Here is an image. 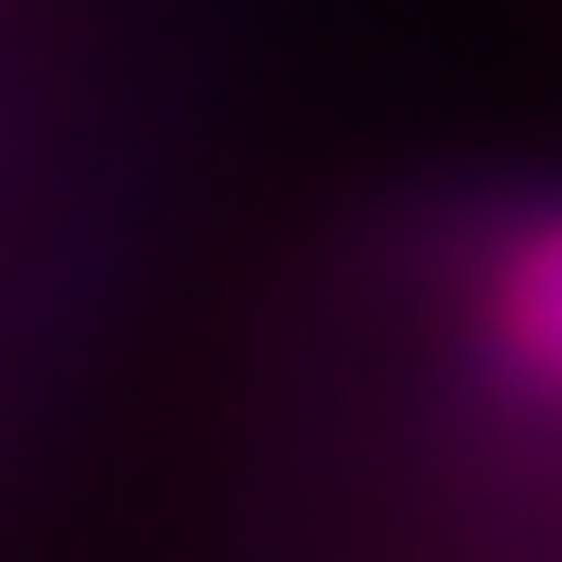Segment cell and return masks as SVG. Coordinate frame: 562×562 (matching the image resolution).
Segmentation results:
<instances>
[{
    "label": "cell",
    "mask_w": 562,
    "mask_h": 562,
    "mask_svg": "<svg viewBox=\"0 0 562 562\" xmlns=\"http://www.w3.org/2000/svg\"><path fill=\"white\" fill-rule=\"evenodd\" d=\"M487 328H497V357L516 366L525 384L562 394V216H543L535 235L497 262Z\"/></svg>",
    "instance_id": "1"
}]
</instances>
